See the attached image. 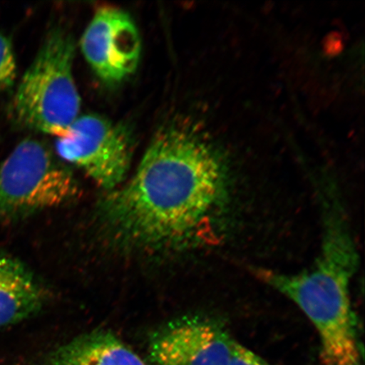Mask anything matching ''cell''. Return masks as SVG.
<instances>
[{"instance_id": "11", "label": "cell", "mask_w": 365, "mask_h": 365, "mask_svg": "<svg viewBox=\"0 0 365 365\" xmlns=\"http://www.w3.org/2000/svg\"><path fill=\"white\" fill-rule=\"evenodd\" d=\"M227 365H272L253 351L232 339Z\"/></svg>"}, {"instance_id": "3", "label": "cell", "mask_w": 365, "mask_h": 365, "mask_svg": "<svg viewBox=\"0 0 365 365\" xmlns=\"http://www.w3.org/2000/svg\"><path fill=\"white\" fill-rule=\"evenodd\" d=\"M75 49L65 31L48 35L14 95L10 115L16 125L57 138L68 134L81 110L73 76Z\"/></svg>"}, {"instance_id": "5", "label": "cell", "mask_w": 365, "mask_h": 365, "mask_svg": "<svg viewBox=\"0 0 365 365\" xmlns=\"http://www.w3.org/2000/svg\"><path fill=\"white\" fill-rule=\"evenodd\" d=\"M59 158L80 168L105 190L118 188L129 171V130L97 114L79 116L66 136L57 138Z\"/></svg>"}, {"instance_id": "9", "label": "cell", "mask_w": 365, "mask_h": 365, "mask_svg": "<svg viewBox=\"0 0 365 365\" xmlns=\"http://www.w3.org/2000/svg\"><path fill=\"white\" fill-rule=\"evenodd\" d=\"M41 365H148L113 333L94 331L67 342Z\"/></svg>"}, {"instance_id": "6", "label": "cell", "mask_w": 365, "mask_h": 365, "mask_svg": "<svg viewBox=\"0 0 365 365\" xmlns=\"http://www.w3.org/2000/svg\"><path fill=\"white\" fill-rule=\"evenodd\" d=\"M86 61L105 83H120L134 74L141 53L138 29L120 8L103 6L96 11L81 39Z\"/></svg>"}, {"instance_id": "8", "label": "cell", "mask_w": 365, "mask_h": 365, "mask_svg": "<svg viewBox=\"0 0 365 365\" xmlns=\"http://www.w3.org/2000/svg\"><path fill=\"white\" fill-rule=\"evenodd\" d=\"M47 294L20 259L0 250V331L40 312Z\"/></svg>"}, {"instance_id": "4", "label": "cell", "mask_w": 365, "mask_h": 365, "mask_svg": "<svg viewBox=\"0 0 365 365\" xmlns=\"http://www.w3.org/2000/svg\"><path fill=\"white\" fill-rule=\"evenodd\" d=\"M81 194L72 172L38 140L21 141L0 163V227Z\"/></svg>"}, {"instance_id": "1", "label": "cell", "mask_w": 365, "mask_h": 365, "mask_svg": "<svg viewBox=\"0 0 365 365\" xmlns=\"http://www.w3.org/2000/svg\"><path fill=\"white\" fill-rule=\"evenodd\" d=\"M225 182V166L209 141L190 125L168 123L129 182L105 196L100 212L113 235L135 246L211 242Z\"/></svg>"}, {"instance_id": "10", "label": "cell", "mask_w": 365, "mask_h": 365, "mask_svg": "<svg viewBox=\"0 0 365 365\" xmlns=\"http://www.w3.org/2000/svg\"><path fill=\"white\" fill-rule=\"evenodd\" d=\"M17 78V63L9 36L0 33V93L13 88Z\"/></svg>"}, {"instance_id": "2", "label": "cell", "mask_w": 365, "mask_h": 365, "mask_svg": "<svg viewBox=\"0 0 365 365\" xmlns=\"http://www.w3.org/2000/svg\"><path fill=\"white\" fill-rule=\"evenodd\" d=\"M322 250L298 273L255 269V276L297 305L318 333L323 365H362L351 282L359 255L339 212L327 216Z\"/></svg>"}, {"instance_id": "7", "label": "cell", "mask_w": 365, "mask_h": 365, "mask_svg": "<svg viewBox=\"0 0 365 365\" xmlns=\"http://www.w3.org/2000/svg\"><path fill=\"white\" fill-rule=\"evenodd\" d=\"M232 339L212 319L184 317L154 333L149 356L158 365H227Z\"/></svg>"}]
</instances>
